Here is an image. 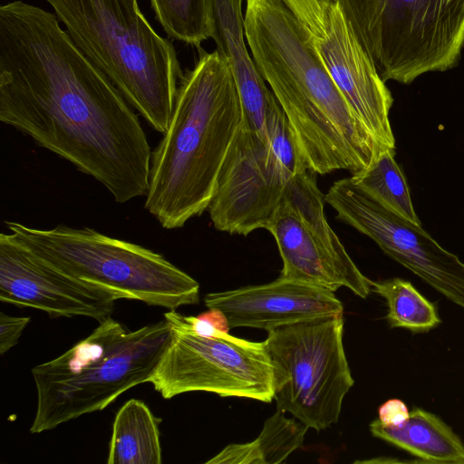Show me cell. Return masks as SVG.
Listing matches in <instances>:
<instances>
[{"instance_id": "cell-1", "label": "cell", "mask_w": 464, "mask_h": 464, "mask_svg": "<svg viewBox=\"0 0 464 464\" xmlns=\"http://www.w3.org/2000/svg\"><path fill=\"white\" fill-rule=\"evenodd\" d=\"M0 121L102 183L118 203L146 196L151 149L133 108L54 13L0 6Z\"/></svg>"}, {"instance_id": "cell-2", "label": "cell", "mask_w": 464, "mask_h": 464, "mask_svg": "<svg viewBox=\"0 0 464 464\" xmlns=\"http://www.w3.org/2000/svg\"><path fill=\"white\" fill-rule=\"evenodd\" d=\"M244 27L252 57L286 115L309 171L353 175L389 149L349 106L314 37L282 0H246Z\"/></svg>"}, {"instance_id": "cell-3", "label": "cell", "mask_w": 464, "mask_h": 464, "mask_svg": "<svg viewBox=\"0 0 464 464\" xmlns=\"http://www.w3.org/2000/svg\"><path fill=\"white\" fill-rule=\"evenodd\" d=\"M242 107L226 58L200 50L183 72L167 130L151 154L146 209L162 227H182L208 209Z\"/></svg>"}, {"instance_id": "cell-4", "label": "cell", "mask_w": 464, "mask_h": 464, "mask_svg": "<svg viewBox=\"0 0 464 464\" xmlns=\"http://www.w3.org/2000/svg\"><path fill=\"white\" fill-rule=\"evenodd\" d=\"M45 1L76 47L163 134L183 72L171 41L154 30L138 0Z\"/></svg>"}, {"instance_id": "cell-5", "label": "cell", "mask_w": 464, "mask_h": 464, "mask_svg": "<svg viewBox=\"0 0 464 464\" xmlns=\"http://www.w3.org/2000/svg\"><path fill=\"white\" fill-rule=\"evenodd\" d=\"M170 337L164 318L131 331L111 316L58 357L32 369L37 403L30 432L102 411L148 378Z\"/></svg>"}, {"instance_id": "cell-6", "label": "cell", "mask_w": 464, "mask_h": 464, "mask_svg": "<svg viewBox=\"0 0 464 464\" xmlns=\"http://www.w3.org/2000/svg\"><path fill=\"white\" fill-rule=\"evenodd\" d=\"M22 245L58 269L112 294L176 310L199 301V284L163 256L90 227L34 228L6 222Z\"/></svg>"}, {"instance_id": "cell-7", "label": "cell", "mask_w": 464, "mask_h": 464, "mask_svg": "<svg viewBox=\"0 0 464 464\" xmlns=\"http://www.w3.org/2000/svg\"><path fill=\"white\" fill-rule=\"evenodd\" d=\"M380 76L410 84L454 67L464 47V0H337Z\"/></svg>"}, {"instance_id": "cell-8", "label": "cell", "mask_w": 464, "mask_h": 464, "mask_svg": "<svg viewBox=\"0 0 464 464\" xmlns=\"http://www.w3.org/2000/svg\"><path fill=\"white\" fill-rule=\"evenodd\" d=\"M343 314L315 317L267 332L276 409L308 428L337 423L354 381L346 359Z\"/></svg>"}, {"instance_id": "cell-9", "label": "cell", "mask_w": 464, "mask_h": 464, "mask_svg": "<svg viewBox=\"0 0 464 464\" xmlns=\"http://www.w3.org/2000/svg\"><path fill=\"white\" fill-rule=\"evenodd\" d=\"M169 341L148 378L164 399L189 392L263 402L274 399V367L265 341L222 332L217 337L191 331L181 314L169 310Z\"/></svg>"}, {"instance_id": "cell-10", "label": "cell", "mask_w": 464, "mask_h": 464, "mask_svg": "<svg viewBox=\"0 0 464 464\" xmlns=\"http://www.w3.org/2000/svg\"><path fill=\"white\" fill-rule=\"evenodd\" d=\"M324 201L337 219L372 239L386 255L464 309V263L421 225L387 209L350 178L334 182Z\"/></svg>"}, {"instance_id": "cell-11", "label": "cell", "mask_w": 464, "mask_h": 464, "mask_svg": "<svg viewBox=\"0 0 464 464\" xmlns=\"http://www.w3.org/2000/svg\"><path fill=\"white\" fill-rule=\"evenodd\" d=\"M291 178L268 141L241 123L208 208L214 227L241 236L266 229Z\"/></svg>"}, {"instance_id": "cell-12", "label": "cell", "mask_w": 464, "mask_h": 464, "mask_svg": "<svg viewBox=\"0 0 464 464\" xmlns=\"http://www.w3.org/2000/svg\"><path fill=\"white\" fill-rule=\"evenodd\" d=\"M0 300L42 310L52 318L111 316L115 296L37 256L11 233L0 235Z\"/></svg>"}, {"instance_id": "cell-13", "label": "cell", "mask_w": 464, "mask_h": 464, "mask_svg": "<svg viewBox=\"0 0 464 464\" xmlns=\"http://www.w3.org/2000/svg\"><path fill=\"white\" fill-rule=\"evenodd\" d=\"M315 48L342 95L371 134L395 150L390 121L393 98L359 42L337 0L332 4Z\"/></svg>"}, {"instance_id": "cell-14", "label": "cell", "mask_w": 464, "mask_h": 464, "mask_svg": "<svg viewBox=\"0 0 464 464\" xmlns=\"http://www.w3.org/2000/svg\"><path fill=\"white\" fill-rule=\"evenodd\" d=\"M208 308H218L230 328L250 327L266 332L320 316L343 314L334 292L298 281L278 277L258 285L205 295Z\"/></svg>"}, {"instance_id": "cell-15", "label": "cell", "mask_w": 464, "mask_h": 464, "mask_svg": "<svg viewBox=\"0 0 464 464\" xmlns=\"http://www.w3.org/2000/svg\"><path fill=\"white\" fill-rule=\"evenodd\" d=\"M210 38L230 67L241 102L242 124L267 140L266 119L276 98L247 49L243 0H210Z\"/></svg>"}, {"instance_id": "cell-16", "label": "cell", "mask_w": 464, "mask_h": 464, "mask_svg": "<svg viewBox=\"0 0 464 464\" xmlns=\"http://www.w3.org/2000/svg\"><path fill=\"white\" fill-rule=\"evenodd\" d=\"M276 239L283 261L279 277L332 292L344 286L362 299L363 290L314 238L295 209L281 202L266 227Z\"/></svg>"}, {"instance_id": "cell-17", "label": "cell", "mask_w": 464, "mask_h": 464, "mask_svg": "<svg viewBox=\"0 0 464 464\" xmlns=\"http://www.w3.org/2000/svg\"><path fill=\"white\" fill-rule=\"evenodd\" d=\"M372 434L418 458L420 463L464 464V443L437 415L415 407L399 426L370 423Z\"/></svg>"}, {"instance_id": "cell-18", "label": "cell", "mask_w": 464, "mask_h": 464, "mask_svg": "<svg viewBox=\"0 0 464 464\" xmlns=\"http://www.w3.org/2000/svg\"><path fill=\"white\" fill-rule=\"evenodd\" d=\"M314 175L307 170L293 176L285 188L284 199L334 261L369 295L371 280L359 270L328 224L324 210V195L319 189Z\"/></svg>"}, {"instance_id": "cell-19", "label": "cell", "mask_w": 464, "mask_h": 464, "mask_svg": "<svg viewBox=\"0 0 464 464\" xmlns=\"http://www.w3.org/2000/svg\"><path fill=\"white\" fill-rule=\"evenodd\" d=\"M160 421L142 401H126L113 421L107 464H161Z\"/></svg>"}, {"instance_id": "cell-20", "label": "cell", "mask_w": 464, "mask_h": 464, "mask_svg": "<svg viewBox=\"0 0 464 464\" xmlns=\"http://www.w3.org/2000/svg\"><path fill=\"white\" fill-rule=\"evenodd\" d=\"M309 428L300 420L287 419L276 412L264 423L256 440L246 443H233L206 461L207 464H274L285 462L287 457L301 448Z\"/></svg>"}, {"instance_id": "cell-21", "label": "cell", "mask_w": 464, "mask_h": 464, "mask_svg": "<svg viewBox=\"0 0 464 464\" xmlns=\"http://www.w3.org/2000/svg\"><path fill=\"white\" fill-rule=\"evenodd\" d=\"M394 156L395 150H383L368 168L353 174L350 179L387 209L410 222L421 225L405 176Z\"/></svg>"}, {"instance_id": "cell-22", "label": "cell", "mask_w": 464, "mask_h": 464, "mask_svg": "<svg viewBox=\"0 0 464 464\" xmlns=\"http://www.w3.org/2000/svg\"><path fill=\"white\" fill-rule=\"evenodd\" d=\"M371 290L387 303V322L392 328L427 333L440 324L434 304L409 281L399 277L372 281Z\"/></svg>"}, {"instance_id": "cell-23", "label": "cell", "mask_w": 464, "mask_h": 464, "mask_svg": "<svg viewBox=\"0 0 464 464\" xmlns=\"http://www.w3.org/2000/svg\"><path fill=\"white\" fill-rule=\"evenodd\" d=\"M167 35L199 48L211 37L210 0H150Z\"/></svg>"}, {"instance_id": "cell-24", "label": "cell", "mask_w": 464, "mask_h": 464, "mask_svg": "<svg viewBox=\"0 0 464 464\" xmlns=\"http://www.w3.org/2000/svg\"><path fill=\"white\" fill-rule=\"evenodd\" d=\"M266 121L268 144L284 169L291 177L307 171L294 130L277 100L268 110Z\"/></svg>"}, {"instance_id": "cell-25", "label": "cell", "mask_w": 464, "mask_h": 464, "mask_svg": "<svg viewBox=\"0 0 464 464\" xmlns=\"http://www.w3.org/2000/svg\"><path fill=\"white\" fill-rule=\"evenodd\" d=\"M314 39L323 37L328 12L334 0H282Z\"/></svg>"}, {"instance_id": "cell-26", "label": "cell", "mask_w": 464, "mask_h": 464, "mask_svg": "<svg viewBox=\"0 0 464 464\" xmlns=\"http://www.w3.org/2000/svg\"><path fill=\"white\" fill-rule=\"evenodd\" d=\"M28 316H11L0 313V354H5L14 347L30 323Z\"/></svg>"}, {"instance_id": "cell-27", "label": "cell", "mask_w": 464, "mask_h": 464, "mask_svg": "<svg viewBox=\"0 0 464 464\" xmlns=\"http://www.w3.org/2000/svg\"><path fill=\"white\" fill-rule=\"evenodd\" d=\"M410 416L406 404L399 399H390L378 409V419L386 427L399 426Z\"/></svg>"}, {"instance_id": "cell-28", "label": "cell", "mask_w": 464, "mask_h": 464, "mask_svg": "<svg viewBox=\"0 0 464 464\" xmlns=\"http://www.w3.org/2000/svg\"><path fill=\"white\" fill-rule=\"evenodd\" d=\"M198 316L208 321L222 332L228 333L231 329L227 315L218 308H208V311H206Z\"/></svg>"}]
</instances>
